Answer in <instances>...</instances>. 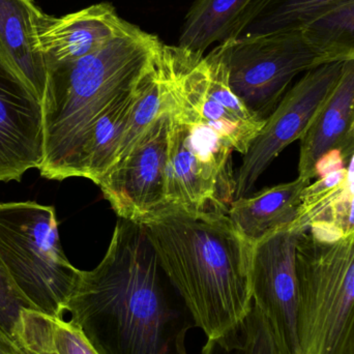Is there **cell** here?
<instances>
[{
	"label": "cell",
	"mask_w": 354,
	"mask_h": 354,
	"mask_svg": "<svg viewBox=\"0 0 354 354\" xmlns=\"http://www.w3.org/2000/svg\"><path fill=\"white\" fill-rule=\"evenodd\" d=\"M158 54L155 66L143 80L136 101L133 106L126 133L113 166L128 155L133 145L153 124L160 113L167 107V91L163 73L158 59Z\"/></svg>",
	"instance_id": "23"
},
{
	"label": "cell",
	"mask_w": 354,
	"mask_h": 354,
	"mask_svg": "<svg viewBox=\"0 0 354 354\" xmlns=\"http://www.w3.org/2000/svg\"><path fill=\"white\" fill-rule=\"evenodd\" d=\"M301 231L287 226L252 245L250 287L280 354H304L299 336L297 243Z\"/></svg>",
	"instance_id": "10"
},
{
	"label": "cell",
	"mask_w": 354,
	"mask_h": 354,
	"mask_svg": "<svg viewBox=\"0 0 354 354\" xmlns=\"http://www.w3.org/2000/svg\"><path fill=\"white\" fill-rule=\"evenodd\" d=\"M168 99V97H167ZM166 206L191 214H228L234 200V149L206 124L170 105Z\"/></svg>",
	"instance_id": "7"
},
{
	"label": "cell",
	"mask_w": 354,
	"mask_h": 354,
	"mask_svg": "<svg viewBox=\"0 0 354 354\" xmlns=\"http://www.w3.org/2000/svg\"><path fill=\"white\" fill-rule=\"evenodd\" d=\"M253 0H195L180 29L178 47L204 54L227 41L239 17Z\"/></svg>",
	"instance_id": "21"
},
{
	"label": "cell",
	"mask_w": 354,
	"mask_h": 354,
	"mask_svg": "<svg viewBox=\"0 0 354 354\" xmlns=\"http://www.w3.org/2000/svg\"><path fill=\"white\" fill-rule=\"evenodd\" d=\"M162 43L157 35L132 24L97 51L48 66L41 100V176L50 180L84 176V149L91 128L109 106L151 72Z\"/></svg>",
	"instance_id": "3"
},
{
	"label": "cell",
	"mask_w": 354,
	"mask_h": 354,
	"mask_svg": "<svg viewBox=\"0 0 354 354\" xmlns=\"http://www.w3.org/2000/svg\"><path fill=\"white\" fill-rule=\"evenodd\" d=\"M301 32L322 66L354 60V1L333 10Z\"/></svg>",
	"instance_id": "22"
},
{
	"label": "cell",
	"mask_w": 354,
	"mask_h": 354,
	"mask_svg": "<svg viewBox=\"0 0 354 354\" xmlns=\"http://www.w3.org/2000/svg\"><path fill=\"white\" fill-rule=\"evenodd\" d=\"M172 107L212 128L245 155L264 126L231 91L226 66L216 49L207 55L162 43L158 54Z\"/></svg>",
	"instance_id": "6"
},
{
	"label": "cell",
	"mask_w": 354,
	"mask_h": 354,
	"mask_svg": "<svg viewBox=\"0 0 354 354\" xmlns=\"http://www.w3.org/2000/svg\"><path fill=\"white\" fill-rule=\"evenodd\" d=\"M0 354H27L10 339L6 333L0 330Z\"/></svg>",
	"instance_id": "26"
},
{
	"label": "cell",
	"mask_w": 354,
	"mask_h": 354,
	"mask_svg": "<svg viewBox=\"0 0 354 354\" xmlns=\"http://www.w3.org/2000/svg\"><path fill=\"white\" fill-rule=\"evenodd\" d=\"M16 343L27 354H99L72 322L33 309L21 312Z\"/></svg>",
	"instance_id": "20"
},
{
	"label": "cell",
	"mask_w": 354,
	"mask_h": 354,
	"mask_svg": "<svg viewBox=\"0 0 354 354\" xmlns=\"http://www.w3.org/2000/svg\"><path fill=\"white\" fill-rule=\"evenodd\" d=\"M343 64L332 62L308 71L285 93L243 155L235 176L234 200L247 197L272 161L291 143L301 140L338 83Z\"/></svg>",
	"instance_id": "9"
},
{
	"label": "cell",
	"mask_w": 354,
	"mask_h": 354,
	"mask_svg": "<svg viewBox=\"0 0 354 354\" xmlns=\"http://www.w3.org/2000/svg\"><path fill=\"white\" fill-rule=\"evenodd\" d=\"M24 309H33V307L15 286L0 259V330L15 342L21 312Z\"/></svg>",
	"instance_id": "25"
},
{
	"label": "cell",
	"mask_w": 354,
	"mask_h": 354,
	"mask_svg": "<svg viewBox=\"0 0 354 354\" xmlns=\"http://www.w3.org/2000/svg\"><path fill=\"white\" fill-rule=\"evenodd\" d=\"M109 2H101L62 17L44 14L39 41L47 66L75 62L101 49L129 28Z\"/></svg>",
	"instance_id": "14"
},
{
	"label": "cell",
	"mask_w": 354,
	"mask_h": 354,
	"mask_svg": "<svg viewBox=\"0 0 354 354\" xmlns=\"http://www.w3.org/2000/svg\"><path fill=\"white\" fill-rule=\"evenodd\" d=\"M301 232L354 243V155L347 166H339L310 183L299 214L289 225Z\"/></svg>",
	"instance_id": "15"
},
{
	"label": "cell",
	"mask_w": 354,
	"mask_h": 354,
	"mask_svg": "<svg viewBox=\"0 0 354 354\" xmlns=\"http://www.w3.org/2000/svg\"><path fill=\"white\" fill-rule=\"evenodd\" d=\"M169 131L167 99V107L100 183L104 197L118 218L142 223L166 207Z\"/></svg>",
	"instance_id": "11"
},
{
	"label": "cell",
	"mask_w": 354,
	"mask_h": 354,
	"mask_svg": "<svg viewBox=\"0 0 354 354\" xmlns=\"http://www.w3.org/2000/svg\"><path fill=\"white\" fill-rule=\"evenodd\" d=\"M304 354H338L354 313V243L310 232L297 243Z\"/></svg>",
	"instance_id": "5"
},
{
	"label": "cell",
	"mask_w": 354,
	"mask_h": 354,
	"mask_svg": "<svg viewBox=\"0 0 354 354\" xmlns=\"http://www.w3.org/2000/svg\"><path fill=\"white\" fill-rule=\"evenodd\" d=\"M44 12L33 0H0V58L43 100L48 66L39 41Z\"/></svg>",
	"instance_id": "16"
},
{
	"label": "cell",
	"mask_w": 354,
	"mask_h": 354,
	"mask_svg": "<svg viewBox=\"0 0 354 354\" xmlns=\"http://www.w3.org/2000/svg\"><path fill=\"white\" fill-rule=\"evenodd\" d=\"M160 264L207 340L236 328L253 308L252 245L226 214L166 206L141 223Z\"/></svg>",
	"instance_id": "2"
},
{
	"label": "cell",
	"mask_w": 354,
	"mask_h": 354,
	"mask_svg": "<svg viewBox=\"0 0 354 354\" xmlns=\"http://www.w3.org/2000/svg\"><path fill=\"white\" fill-rule=\"evenodd\" d=\"M43 160L41 101L0 58V181H20Z\"/></svg>",
	"instance_id": "12"
},
{
	"label": "cell",
	"mask_w": 354,
	"mask_h": 354,
	"mask_svg": "<svg viewBox=\"0 0 354 354\" xmlns=\"http://www.w3.org/2000/svg\"><path fill=\"white\" fill-rule=\"evenodd\" d=\"M299 177L317 178L318 166L328 157L344 166L354 155V60L343 64L342 74L330 97L301 140Z\"/></svg>",
	"instance_id": "13"
},
{
	"label": "cell",
	"mask_w": 354,
	"mask_h": 354,
	"mask_svg": "<svg viewBox=\"0 0 354 354\" xmlns=\"http://www.w3.org/2000/svg\"><path fill=\"white\" fill-rule=\"evenodd\" d=\"M0 259L33 309L64 318L81 270L62 251L53 206L0 203Z\"/></svg>",
	"instance_id": "4"
},
{
	"label": "cell",
	"mask_w": 354,
	"mask_h": 354,
	"mask_svg": "<svg viewBox=\"0 0 354 354\" xmlns=\"http://www.w3.org/2000/svg\"><path fill=\"white\" fill-rule=\"evenodd\" d=\"M201 354H280L270 326L253 304L247 317L220 338L207 340Z\"/></svg>",
	"instance_id": "24"
},
{
	"label": "cell",
	"mask_w": 354,
	"mask_h": 354,
	"mask_svg": "<svg viewBox=\"0 0 354 354\" xmlns=\"http://www.w3.org/2000/svg\"><path fill=\"white\" fill-rule=\"evenodd\" d=\"M310 183L297 177L290 183L266 187L250 197L233 200L228 216L241 236L253 245L295 222Z\"/></svg>",
	"instance_id": "17"
},
{
	"label": "cell",
	"mask_w": 354,
	"mask_h": 354,
	"mask_svg": "<svg viewBox=\"0 0 354 354\" xmlns=\"http://www.w3.org/2000/svg\"><path fill=\"white\" fill-rule=\"evenodd\" d=\"M214 49L231 91L261 120L274 111L295 77L322 66L301 31L227 39Z\"/></svg>",
	"instance_id": "8"
},
{
	"label": "cell",
	"mask_w": 354,
	"mask_h": 354,
	"mask_svg": "<svg viewBox=\"0 0 354 354\" xmlns=\"http://www.w3.org/2000/svg\"><path fill=\"white\" fill-rule=\"evenodd\" d=\"M338 354H354V313Z\"/></svg>",
	"instance_id": "27"
},
{
	"label": "cell",
	"mask_w": 354,
	"mask_h": 354,
	"mask_svg": "<svg viewBox=\"0 0 354 354\" xmlns=\"http://www.w3.org/2000/svg\"><path fill=\"white\" fill-rule=\"evenodd\" d=\"M66 312L99 354H189L196 328L145 227L120 218L105 257L81 270Z\"/></svg>",
	"instance_id": "1"
},
{
	"label": "cell",
	"mask_w": 354,
	"mask_h": 354,
	"mask_svg": "<svg viewBox=\"0 0 354 354\" xmlns=\"http://www.w3.org/2000/svg\"><path fill=\"white\" fill-rule=\"evenodd\" d=\"M143 80L136 88L118 97L91 128L85 145L83 177L91 179L95 185H100L115 162Z\"/></svg>",
	"instance_id": "19"
},
{
	"label": "cell",
	"mask_w": 354,
	"mask_h": 354,
	"mask_svg": "<svg viewBox=\"0 0 354 354\" xmlns=\"http://www.w3.org/2000/svg\"><path fill=\"white\" fill-rule=\"evenodd\" d=\"M354 0H253L228 39L303 31L312 23Z\"/></svg>",
	"instance_id": "18"
}]
</instances>
